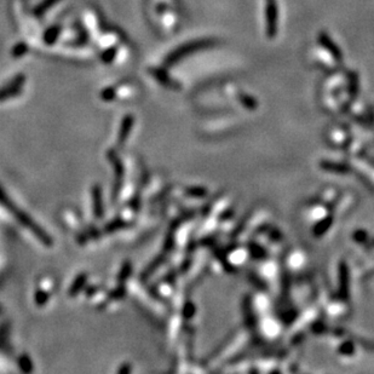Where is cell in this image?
I'll return each instance as SVG.
<instances>
[{"label":"cell","instance_id":"6da1fadb","mask_svg":"<svg viewBox=\"0 0 374 374\" xmlns=\"http://www.w3.org/2000/svg\"><path fill=\"white\" fill-rule=\"evenodd\" d=\"M0 205H1L2 207H5L10 214H12V215L16 218V220H18V223H21V224L23 225V227H26L28 230H31L41 244L45 245V246H53V237H51L38 223L34 222L28 214H24L22 210H19L18 207L15 206L11 200H10V197L5 194V192L1 188H0Z\"/></svg>","mask_w":374,"mask_h":374},{"label":"cell","instance_id":"7a4b0ae2","mask_svg":"<svg viewBox=\"0 0 374 374\" xmlns=\"http://www.w3.org/2000/svg\"><path fill=\"white\" fill-rule=\"evenodd\" d=\"M214 44H217V40H214V39H201V40H195L192 41V43H188L185 45L180 46V48L176 49L173 53L168 54L167 58L165 59V63L167 66H173L178 61L187 57L188 54L195 53V51L202 50V49L210 48V46H214Z\"/></svg>","mask_w":374,"mask_h":374},{"label":"cell","instance_id":"3957f363","mask_svg":"<svg viewBox=\"0 0 374 374\" xmlns=\"http://www.w3.org/2000/svg\"><path fill=\"white\" fill-rule=\"evenodd\" d=\"M107 158L109 163L113 166L114 175H115V180H114L113 190H111V199H113V201H116L119 194H120L121 187H123V179L124 176H125V166H124V162L121 161L116 150H109L107 153Z\"/></svg>","mask_w":374,"mask_h":374},{"label":"cell","instance_id":"277c9868","mask_svg":"<svg viewBox=\"0 0 374 374\" xmlns=\"http://www.w3.org/2000/svg\"><path fill=\"white\" fill-rule=\"evenodd\" d=\"M266 27L267 36L275 38L277 33V2L276 0H266Z\"/></svg>","mask_w":374,"mask_h":374},{"label":"cell","instance_id":"5b68a950","mask_svg":"<svg viewBox=\"0 0 374 374\" xmlns=\"http://www.w3.org/2000/svg\"><path fill=\"white\" fill-rule=\"evenodd\" d=\"M24 81H26V76L24 75L15 76L12 81H10L6 86L0 89V101L9 100V98L19 95Z\"/></svg>","mask_w":374,"mask_h":374},{"label":"cell","instance_id":"8992f818","mask_svg":"<svg viewBox=\"0 0 374 374\" xmlns=\"http://www.w3.org/2000/svg\"><path fill=\"white\" fill-rule=\"evenodd\" d=\"M91 197H92L93 214H95L97 219H101L105 215V206H103L102 188H101V185H93L92 189H91Z\"/></svg>","mask_w":374,"mask_h":374},{"label":"cell","instance_id":"52a82bcc","mask_svg":"<svg viewBox=\"0 0 374 374\" xmlns=\"http://www.w3.org/2000/svg\"><path fill=\"white\" fill-rule=\"evenodd\" d=\"M133 124H135V118H133L132 115H130V114L126 115L125 118L123 119V121H121V126L118 135V144L120 145V147H123V145L125 144L126 140H127L128 135H130V131L131 128H132Z\"/></svg>","mask_w":374,"mask_h":374},{"label":"cell","instance_id":"ba28073f","mask_svg":"<svg viewBox=\"0 0 374 374\" xmlns=\"http://www.w3.org/2000/svg\"><path fill=\"white\" fill-rule=\"evenodd\" d=\"M319 40H320L321 45L323 46L324 49H327L328 53H331L334 58L338 59V61H341V58H343V56H341V51L339 50L338 46L332 41V39L329 38L328 34L320 33V36H319Z\"/></svg>","mask_w":374,"mask_h":374},{"label":"cell","instance_id":"9c48e42d","mask_svg":"<svg viewBox=\"0 0 374 374\" xmlns=\"http://www.w3.org/2000/svg\"><path fill=\"white\" fill-rule=\"evenodd\" d=\"M86 281H88V274H86V272L79 274L73 281V284L71 285V287H69V297H75L76 294L80 293L81 289H84V287H85Z\"/></svg>","mask_w":374,"mask_h":374},{"label":"cell","instance_id":"30bf717a","mask_svg":"<svg viewBox=\"0 0 374 374\" xmlns=\"http://www.w3.org/2000/svg\"><path fill=\"white\" fill-rule=\"evenodd\" d=\"M152 75L155 76V79L159 81L161 85H165L170 89L179 88V85H178L173 79H171L170 76L167 75V73H166L165 71H162V69H153Z\"/></svg>","mask_w":374,"mask_h":374},{"label":"cell","instance_id":"8fae6325","mask_svg":"<svg viewBox=\"0 0 374 374\" xmlns=\"http://www.w3.org/2000/svg\"><path fill=\"white\" fill-rule=\"evenodd\" d=\"M126 225H127V223H126L125 218H116V219L111 220V222H109L108 224L106 225L105 232H108V234H110V232H116V230L124 229Z\"/></svg>","mask_w":374,"mask_h":374},{"label":"cell","instance_id":"7c38bea8","mask_svg":"<svg viewBox=\"0 0 374 374\" xmlns=\"http://www.w3.org/2000/svg\"><path fill=\"white\" fill-rule=\"evenodd\" d=\"M126 296V288H125V284H119V286L116 288H114L113 291H110L108 293L107 298L109 301H121V299L125 298Z\"/></svg>","mask_w":374,"mask_h":374},{"label":"cell","instance_id":"4fadbf2b","mask_svg":"<svg viewBox=\"0 0 374 374\" xmlns=\"http://www.w3.org/2000/svg\"><path fill=\"white\" fill-rule=\"evenodd\" d=\"M19 370L23 373H31L33 371V362L27 354H22L18 357Z\"/></svg>","mask_w":374,"mask_h":374},{"label":"cell","instance_id":"5bb4252c","mask_svg":"<svg viewBox=\"0 0 374 374\" xmlns=\"http://www.w3.org/2000/svg\"><path fill=\"white\" fill-rule=\"evenodd\" d=\"M131 271H132V266H131V262H125L121 267L120 271L118 274V284H125L126 280L130 277Z\"/></svg>","mask_w":374,"mask_h":374},{"label":"cell","instance_id":"9a60e30c","mask_svg":"<svg viewBox=\"0 0 374 374\" xmlns=\"http://www.w3.org/2000/svg\"><path fill=\"white\" fill-rule=\"evenodd\" d=\"M49 299H50V293L44 288H39L38 291L36 292V294H34V302H36V304L38 306L45 305L49 302Z\"/></svg>","mask_w":374,"mask_h":374},{"label":"cell","instance_id":"2e32d148","mask_svg":"<svg viewBox=\"0 0 374 374\" xmlns=\"http://www.w3.org/2000/svg\"><path fill=\"white\" fill-rule=\"evenodd\" d=\"M58 1H61V0H43V1L36 6V11L34 12H36V16H43L46 11H49V10H50L51 7H53L54 4H57Z\"/></svg>","mask_w":374,"mask_h":374},{"label":"cell","instance_id":"e0dca14e","mask_svg":"<svg viewBox=\"0 0 374 374\" xmlns=\"http://www.w3.org/2000/svg\"><path fill=\"white\" fill-rule=\"evenodd\" d=\"M59 34V27H51L50 29H49L48 32L45 33V36H44V40H45L46 44H49V45H51V44H53L54 41H56L57 36H58Z\"/></svg>","mask_w":374,"mask_h":374},{"label":"cell","instance_id":"ac0fdd59","mask_svg":"<svg viewBox=\"0 0 374 374\" xmlns=\"http://www.w3.org/2000/svg\"><path fill=\"white\" fill-rule=\"evenodd\" d=\"M101 98H102L103 101H106V102L113 101L114 98H115V89L108 88L106 89V90H103L102 93H101Z\"/></svg>","mask_w":374,"mask_h":374},{"label":"cell","instance_id":"d6986e66","mask_svg":"<svg viewBox=\"0 0 374 374\" xmlns=\"http://www.w3.org/2000/svg\"><path fill=\"white\" fill-rule=\"evenodd\" d=\"M26 51H27V46L24 45V44H19V45H17L16 48L14 49L12 53H14L15 57H19L26 53Z\"/></svg>","mask_w":374,"mask_h":374},{"label":"cell","instance_id":"ffe728a7","mask_svg":"<svg viewBox=\"0 0 374 374\" xmlns=\"http://www.w3.org/2000/svg\"><path fill=\"white\" fill-rule=\"evenodd\" d=\"M132 371V367H131L128 363H125V365H121V367L118 370L119 374H128Z\"/></svg>","mask_w":374,"mask_h":374},{"label":"cell","instance_id":"44dd1931","mask_svg":"<svg viewBox=\"0 0 374 374\" xmlns=\"http://www.w3.org/2000/svg\"><path fill=\"white\" fill-rule=\"evenodd\" d=\"M114 53H115V51H114V50L107 51L105 56H103V59H105L106 62H110L111 58H113V57H114Z\"/></svg>","mask_w":374,"mask_h":374}]
</instances>
